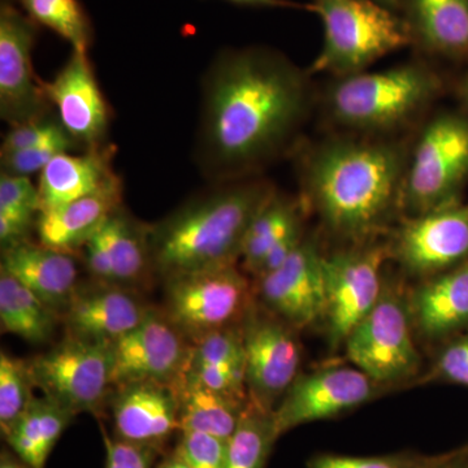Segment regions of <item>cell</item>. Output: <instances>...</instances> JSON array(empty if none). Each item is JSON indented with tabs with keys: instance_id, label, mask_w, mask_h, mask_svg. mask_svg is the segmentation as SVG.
<instances>
[{
	"instance_id": "ab89813d",
	"label": "cell",
	"mask_w": 468,
	"mask_h": 468,
	"mask_svg": "<svg viewBox=\"0 0 468 468\" xmlns=\"http://www.w3.org/2000/svg\"><path fill=\"white\" fill-rule=\"evenodd\" d=\"M107 460L104 468H151L155 460V449L125 440L110 439L103 433Z\"/></svg>"
},
{
	"instance_id": "6da1fadb",
	"label": "cell",
	"mask_w": 468,
	"mask_h": 468,
	"mask_svg": "<svg viewBox=\"0 0 468 468\" xmlns=\"http://www.w3.org/2000/svg\"><path fill=\"white\" fill-rule=\"evenodd\" d=\"M310 75L266 46L218 52L202 81V175L214 184L260 177L294 150L315 106Z\"/></svg>"
},
{
	"instance_id": "9c48e42d",
	"label": "cell",
	"mask_w": 468,
	"mask_h": 468,
	"mask_svg": "<svg viewBox=\"0 0 468 468\" xmlns=\"http://www.w3.org/2000/svg\"><path fill=\"white\" fill-rule=\"evenodd\" d=\"M389 258L388 246L371 242L323 258L324 320L332 346L345 344L354 328L377 306L384 291L381 271Z\"/></svg>"
},
{
	"instance_id": "52a82bcc",
	"label": "cell",
	"mask_w": 468,
	"mask_h": 468,
	"mask_svg": "<svg viewBox=\"0 0 468 468\" xmlns=\"http://www.w3.org/2000/svg\"><path fill=\"white\" fill-rule=\"evenodd\" d=\"M113 344L66 335L57 346L27 360L43 397L72 412L98 414L113 387Z\"/></svg>"
},
{
	"instance_id": "7bdbcfd3",
	"label": "cell",
	"mask_w": 468,
	"mask_h": 468,
	"mask_svg": "<svg viewBox=\"0 0 468 468\" xmlns=\"http://www.w3.org/2000/svg\"><path fill=\"white\" fill-rule=\"evenodd\" d=\"M430 468H468V443L440 454L439 460Z\"/></svg>"
},
{
	"instance_id": "f1b7e54d",
	"label": "cell",
	"mask_w": 468,
	"mask_h": 468,
	"mask_svg": "<svg viewBox=\"0 0 468 468\" xmlns=\"http://www.w3.org/2000/svg\"><path fill=\"white\" fill-rule=\"evenodd\" d=\"M304 205L302 199H292L275 193L252 221L243 242V268L257 276L268 252L295 227L303 224Z\"/></svg>"
},
{
	"instance_id": "ffe728a7",
	"label": "cell",
	"mask_w": 468,
	"mask_h": 468,
	"mask_svg": "<svg viewBox=\"0 0 468 468\" xmlns=\"http://www.w3.org/2000/svg\"><path fill=\"white\" fill-rule=\"evenodd\" d=\"M0 271L15 277L60 316L79 291L76 255L27 239L2 248Z\"/></svg>"
},
{
	"instance_id": "44dd1931",
	"label": "cell",
	"mask_w": 468,
	"mask_h": 468,
	"mask_svg": "<svg viewBox=\"0 0 468 468\" xmlns=\"http://www.w3.org/2000/svg\"><path fill=\"white\" fill-rule=\"evenodd\" d=\"M122 183L117 175L97 192L58 208L39 212L36 220L38 242L55 250L75 254L107 218L122 207Z\"/></svg>"
},
{
	"instance_id": "8992f818",
	"label": "cell",
	"mask_w": 468,
	"mask_h": 468,
	"mask_svg": "<svg viewBox=\"0 0 468 468\" xmlns=\"http://www.w3.org/2000/svg\"><path fill=\"white\" fill-rule=\"evenodd\" d=\"M468 183V115L441 111L410 147L402 212L417 217L462 202Z\"/></svg>"
},
{
	"instance_id": "ee69618b",
	"label": "cell",
	"mask_w": 468,
	"mask_h": 468,
	"mask_svg": "<svg viewBox=\"0 0 468 468\" xmlns=\"http://www.w3.org/2000/svg\"><path fill=\"white\" fill-rule=\"evenodd\" d=\"M0 468H32L27 466L26 462L20 460V458L14 457L11 452H3L2 457H0Z\"/></svg>"
},
{
	"instance_id": "83f0119b",
	"label": "cell",
	"mask_w": 468,
	"mask_h": 468,
	"mask_svg": "<svg viewBox=\"0 0 468 468\" xmlns=\"http://www.w3.org/2000/svg\"><path fill=\"white\" fill-rule=\"evenodd\" d=\"M106 237L115 284L133 285L143 282L151 272L149 226L138 223L124 207L113 212L101 227Z\"/></svg>"
},
{
	"instance_id": "ba28073f",
	"label": "cell",
	"mask_w": 468,
	"mask_h": 468,
	"mask_svg": "<svg viewBox=\"0 0 468 468\" xmlns=\"http://www.w3.org/2000/svg\"><path fill=\"white\" fill-rule=\"evenodd\" d=\"M165 282V316L192 344L245 318L250 285L236 266L171 277Z\"/></svg>"
},
{
	"instance_id": "74e56055",
	"label": "cell",
	"mask_w": 468,
	"mask_h": 468,
	"mask_svg": "<svg viewBox=\"0 0 468 468\" xmlns=\"http://www.w3.org/2000/svg\"><path fill=\"white\" fill-rule=\"evenodd\" d=\"M69 134L60 120L46 116L37 122L12 126L2 144L0 154L15 153Z\"/></svg>"
},
{
	"instance_id": "603a6c76",
	"label": "cell",
	"mask_w": 468,
	"mask_h": 468,
	"mask_svg": "<svg viewBox=\"0 0 468 468\" xmlns=\"http://www.w3.org/2000/svg\"><path fill=\"white\" fill-rule=\"evenodd\" d=\"M112 144L86 149L81 155L69 151L58 154L39 174L38 193L41 212L58 208L97 192L116 177Z\"/></svg>"
},
{
	"instance_id": "cb8c5ba5",
	"label": "cell",
	"mask_w": 468,
	"mask_h": 468,
	"mask_svg": "<svg viewBox=\"0 0 468 468\" xmlns=\"http://www.w3.org/2000/svg\"><path fill=\"white\" fill-rule=\"evenodd\" d=\"M412 45L436 57L468 58V0H401Z\"/></svg>"
},
{
	"instance_id": "f546056e",
	"label": "cell",
	"mask_w": 468,
	"mask_h": 468,
	"mask_svg": "<svg viewBox=\"0 0 468 468\" xmlns=\"http://www.w3.org/2000/svg\"><path fill=\"white\" fill-rule=\"evenodd\" d=\"M277 439L273 411L249 399L239 426L228 440L227 468H264Z\"/></svg>"
},
{
	"instance_id": "1f68e13d",
	"label": "cell",
	"mask_w": 468,
	"mask_h": 468,
	"mask_svg": "<svg viewBox=\"0 0 468 468\" xmlns=\"http://www.w3.org/2000/svg\"><path fill=\"white\" fill-rule=\"evenodd\" d=\"M34 385L27 360L0 354V428L2 435L29 409L34 399Z\"/></svg>"
},
{
	"instance_id": "2e32d148",
	"label": "cell",
	"mask_w": 468,
	"mask_h": 468,
	"mask_svg": "<svg viewBox=\"0 0 468 468\" xmlns=\"http://www.w3.org/2000/svg\"><path fill=\"white\" fill-rule=\"evenodd\" d=\"M324 255L304 239L282 266L258 277L260 295L268 313L292 328H304L324 319Z\"/></svg>"
},
{
	"instance_id": "bcb514c9",
	"label": "cell",
	"mask_w": 468,
	"mask_h": 468,
	"mask_svg": "<svg viewBox=\"0 0 468 468\" xmlns=\"http://www.w3.org/2000/svg\"><path fill=\"white\" fill-rule=\"evenodd\" d=\"M375 2L380 3L385 7L394 9V11L399 9V5H401V0H375Z\"/></svg>"
},
{
	"instance_id": "7dc6e473",
	"label": "cell",
	"mask_w": 468,
	"mask_h": 468,
	"mask_svg": "<svg viewBox=\"0 0 468 468\" xmlns=\"http://www.w3.org/2000/svg\"><path fill=\"white\" fill-rule=\"evenodd\" d=\"M462 95H463L464 104H466V113L468 115V72L463 80V85H462Z\"/></svg>"
},
{
	"instance_id": "ac0fdd59",
	"label": "cell",
	"mask_w": 468,
	"mask_h": 468,
	"mask_svg": "<svg viewBox=\"0 0 468 468\" xmlns=\"http://www.w3.org/2000/svg\"><path fill=\"white\" fill-rule=\"evenodd\" d=\"M177 384L138 381L115 388L112 418L117 439L159 451L181 431Z\"/></svg>"
},
{
	"instance_id": "4dcf8cb0",
	"label": "cell",
	"mask_w": 468,
	"mask_h": 468,
	"mask_svg": "<svg viewBox=\"0 0 468 468\" xmlns=\"http://www.w3.org/2000/svg\"><path fill=\"white\" fill-rule=\"evenodd\" d=\"M21 9L39 27H48L72 50L89 51L94 39L91 18L81 0H16Z\"/></svg>"
},
{
	"instance_id": "5bb4252c",
	"label": "cell",
	"mask_w": 468,
	"mask_h": 468,
	"mask_svg": "<svg viewBox=\"0 0 468 468\" xmlns=\"http://www.w3.org/2000/svg\"><path fill=\"white\" fill-rule=\"evenodd\" d=\"M193 344L165 316L151 310L113 344V387L138 381L177 384L189 367Z\"/></svg>"
},
{
	"instance_id": "8fae6325",
	"label": "cell",
	"mask_w": 468,
	"mask_h": 468,
	"mask_svg": "<svg viewBox=\"0 0 468 468\" xmlns=\"http://www.w3.org/2000/svg\"><path fill=\"white\" fill-rule=\"evenodd\" d=\"M39 26L11 0L0 5V116L11 126L50 113V101L33 69Z\"/></svg>"
},
{
	"instance_id": "9a60e30c",
	"label": "cell",
	"mask_w": 468,
	"mask_h": 468,
	"mask_svg": "<svg viewBox=\"0 0 468 468\" xmlns=\"http://www.w3.org/2000/svg\"><path fill=\"white\" fill-rule=\"evenodd\" d=\"M377 385L356 367H331L297 377L273 411L277 435L358 408L372 399Z\"/></svg>"
},
{
	"instance_id": "d590c367",
	"label": "cell",
	"mask_w": 468,
	"mask_h": 468,
	"mask_svg": "<svg viewBox=\"0 0 468 468\" xmlns=\"http://www.w3.org/2000/svg\"><path fill=\"white\" fill-rule=\"evenodd\" d=\"M193 468H227L228 440L196 431H181L176 448Z\"/></svg>"
},
{
	"instance_id": "b9f144b4",
	"label": "cell",
	"mask_w": 468,
	"mask_h": 468,
	"mask_svg": "<svg viewBox=\"0 0 468 468\" xmlns=\"http://www.w3.org/2000/svg\"><path fill=\"white\" fill-rule=\"evenodd\" d=\"M233 5H242V7L251 8H292L306 9L311 12L310 5H302V3L292 2V0H226Z\"/></svg>"
},
{
	"instance_id": "d6986e66",
	"label": "cell",
	"mask_w": 468,
	"mask_h": 468,
	"mask_svg": "<svg viewBox=\"0 0 468 468\" xmlns=\"http://www.w3.org/2000/svg\"><path fill=\"white\" fill-rule=\"evenodd\" d=\"M124 286L101 282L80 289L60 319L67 335L115 344L140 324L149 313Z\"/></svg>"
},
{
	"instance_id": "5b68a950",
	"label": "cell",
	"mask_w": 468,
	"mask_h": 468,
	"mask_svg": "<svg viewBox=\"0 0 468 468\" xmlns=\"http://www.w3.org/2000/svg\"><path fill=\"white\" fill-rule=\"evenodd\" d=\"M311 8L322 20L324 37L310 73L356 75L412 45L405 18L375 0H314Z\"/></svg>"
},
{
	"instance_id": "d6a6232c",
	"label": "cell",
	"mask_w": 468,
	"mask_h": 468,
	"mask_svg": "<svg viewBox=\"0 0 468 468\" xmlns=\"http://www.w3.org/2000/svg\"><path fill=\"white\" fill-rule=\"evenodd\" d=\"M230 368L245 366V347L241 328L228 326L209 332L194 341L189 367Z\"/></svg>"
},
{
	"instance_id": "277c9868",
	"label": "cell",
	"mask_w": 468,
	"mask_h": 468,
	"mask_svg": "<svg viewBox=\"0 0 468 468\" xmlns=\"http://www.w3.org/2000/svg\"><path fill=\"white\" fill-rule=\"evenodd\" d=\"M443 80L424 61L338 77L326 86L323 111L344 133L396 137L441 97Z\"/></svg>"
},
{
	"instance_id": "f6af8a7d",
	"label": "cell",
	"mask_w": 468,
	"mask_h": 468,
	"mask_svg": "<svg viewBox=\"0 0 468 468\" xmlns=\"http://www.w3.org/2000/svg\"><path fill=\"white\" fill-rule=\"evenodd\" d=\"M156 468H193L187 463L186 461L184 460L183 457L177 454V452H174V454L169 455L168 458H165L162 463L159 464Z\"/></svg>"
},
{
	"instance_id": "7402d4cb",
	"label": "cell",
	"mask_w": 468,
	"mask_h": 468,
	"mask_svg": "<svg viewBox=\"0 0 468 468\" xmlns=\"http://www.w3.org/2000/svg\"><path fill=\"white\" fill-rule=\"evenodd\" d=\"M412 324L427 338H441L468 325V258L427 277L408 303Z\"/></svg>"
},
{
	"instance_id": "484cf974",
	"label": "cell",
	"mask_w": 468,
	"mask_h": 468,
	"mask_svg": "<svg viewBox=\"0 0 468 468\" xmlns=\"http://www.w3.org/2000/svg\"><path fill=\"white\" fill-rule=\"evenodd\" d=\"M177 389L181 431L230 439L249 401L215 392L187 374L178 381Z\"/></svg>"
},
{
	"instance_id": "836d02e7",
	"label": "cell",
	"mask_w": 468,
	"mask_h": 468,
	"mask_svg": "<svg viewBox=\"0 0 468 468\" xmlns=\"http://www.w3.org/2000/svg\"><path fill=\"white\" fill-rule=\"evenodd\" d=\"M439 455H423L403 452L377 457H353V455L319 454L311 458L309 468H430Z\"/></svg>"
},
{
	"instance_id": "7a4b0ae2",
	"label": "cell",
	"mask_w": 468,
	"mask_h": 468,
	"mask_svg": "<svg viewBox=\"0 0 468 468\" xmlns=\"http://www.w3.org/2000/svg\"><path fill=\"white\" fill-rule=\"evenodd\" d=\"M408 141L335 133L302 154V202L335 236L371 242L402 212Z\"/></svg>"
},
{
	"instance_id": "d4e9b609",
	"label": "cell",
	"mask_w": 468,
	"mask_h": 468,
	"mask_svg": "<svg viewBox=\"0 0 468 468\" xmlns=\"http://www.w3.org/2000/svg\"><path fill=\"white\" fill-rule=\"evenodd\" d=\"M73 418L72 412L42 397L34 399L3 437L27 466L45 468L52 449Z\"/></svg>"
},
{
	"instance_id": "30bf717a",
	"label": "cell",
	"mask_w": 468,
	"mask_h": 468,
	"mask_svg": "<svg viewBox=\"0 0 468 468\" xmlns=\"http://www.w3.org/2000/svg\"><path fill=\"white\" fill-rule=\"evenodd\" d=\"M345 345L351 363L377 384L408 380L420 365L408 303L390 289H384L377 306L354 328Z\"/></svg>"
},
{
	"instance_id": "3957f363",
	"label": "cell",
	"mask_w": 468,
	"mask_h": 468,
	"mask_svg": "<svg viewBox=\"0 0 468 468\" xmlns=\"http://www.w3.org/2000/svg\"><path fill=\"white\" fill-rule=\"evenodd\" d=\"M276 192L261 176L214 184L149 226L151 270L167 280L236 266L249 228Z\"/></svg>"
},
{
	"instance_id": "4fadbf2b",
	"label": "cell",
	"mask_w": 468,
	"mask_h": 468,
	"mask_svg": "<svg viewBox=\"0 0 468 468\" xmlns=\"http://www.w3.org/2000/svg\"><path fill=\"white\" fill-rule=\"evenodd\" d=\"M410 275L431 277L468 258V202L406 217L388 245Z\"/></svg>"
},
{
	"instance_id": "8d00e7d4",
	"label": "cell",
	"mask_w": 468,
	"mask_h": 468,
	"mask_svg": "<svg viewBox=\"0 0 468 468\" xmlns=\"http://www.w3.org/2000/svg\"><path fill=\"white\" fill-rule=\"evenodd\" d=\"M0 212L37 220L41 212L38 187L29 177L0 175Z\"/></svg>"
},
{
	"instance_id": "4316f807",
	"label": "cell",
	"mask_w": 468,
	"mask_h": 468,
	"mask_svg": "<svg viewBox=\"0 0 468 468\" xmlns=\"http://www.w3.org/2000/svg\"><path fill=\"white\" fill-rule=\"evenodd\" d=\"M60 315L15 277L0 271V325L27 343L50 340Z\"/></svg>"
},
{
	"instance_id": "f35d334b",
	"label": "cell",
	"mask_w": 468,
	"mask_h": 468,
	"mask_svg": "<svg viewBox=\"0 0 468 468\" xmlns=\"http://www.w3.org/2000/svg\"><path fill=\"white\" fill-rule=\"evenodd\" d=\"M430 378L468 387V335L452 341L441 351Z\"/></svg>"
},
{
	"instance_id": "e575fe53",
	"label": "cell",
	"mask_w": 468,
	"mask_h": 468,
	"mask_svg": "<svg viewBox=\"0 0 468 468\" xmlns=\"http://www.w3.org/2000/svg\"><path fill=\"white\" fill-rule=\"evenodd\" d=\"M76 144L75 140L69 134H66L29 149L0 154L2 174L24 176V177H30L37 172L41 174L55 156L75 149Z\"/></svg>"
},
{
	"instance_id": "60d3db41",
	"label": "cell",
	"mask_w": 468,
	"mask_h": 468,
	"mask_svg": "<svg viewBox=\"0 0 468 468\" xmlns=\"http://www.w3.org/2000/svg\"><path fill=\"white\" fill-rule=\"evenodd\" d=\"M82 249L85 250L86 264H88L91 275L101 282L115 284L112 261H111L106 237H104L101 228L86 242V245Z\"/></svg>"
},
{
	"instance_id": "7c38bea8",
	"label": "cell",
	"mask_w": 468,
	"mask_h": 468,
	"mask_svg": "<svg viewBox=\"0 0 468 468\" xmlns=\"http://www.w3.org/2000/svg\"><path fill=\"white\" fill-rule=\"evenodd\" d=\"M292 326L271 313L249 309L241 326L249 399L275 411L298 377L301 346Z\"/></svg>"
},
{
	"instance_id": "e0dca14e",
	"label": "cell",
	"mask_w": 468,
	"mask_h": 468,
	"mask_svg": "<svg viewBox=\"0 0 468 468\" xmlns=\"http://www.w3.org/2000/svg\"><path fill=\"white\" fill-rule=\"evenodd\" d=\"M43 91L58 110V119L77 144L85 149L104 146L111 109L95 77L88 52L72 50L69 58Z\"/></svg>"
}]
</instances>
